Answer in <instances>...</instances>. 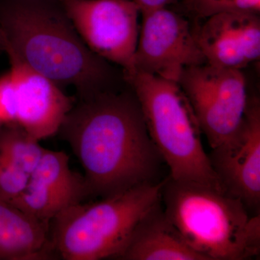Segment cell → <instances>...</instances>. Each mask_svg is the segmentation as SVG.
<instances>
[{
	"label": "cell",
	"mask_w": 260,
	"mask_h": 260,
	"mask_svg": "<svg viewBox=\"0 0 260 260\" xmlns=\"http://www.w3.org/2000/svg\"><path fill=\"white\" fill-rule=\"evenodd\" d=\"M58 133L81 164L90 195L102 199L159 182L164 160L133 91L112 88L80 99Z\"/></svg>",
	"instance_id": "obj_1"
},
{
	"label": "cell",
	"mask_w": 260,
	"mask_h": 260,
	"mask_svg": "<svg viewBox=\"0 0 260 260\" xmlns=\"http://www.w3.org/2000/svg\"><path fill=\"white\" fill-rule=\"evenodd\" d=\"M161 202L169 221L205 260L259 256V215L251 217L238 198L211 186L168 177Z\"/></svg>",
	"instance_id": "obj_3"
},
{
	"label": "cell",
	"mask_w": 260,
	"mask_h": 260,
	"mask_svg": "<svg viewBox=\"0 0 260 260\" xmlns=\"http://www.w3.org/2000/svg\"><path fill=\"white\" fill-rule=\"evenodd\" d=\"M205 20L194 32L207 64L242 70L259 60V14L225 12Z\"/></svg>",
	"instance_id": "obj_10"
},
{
	"label": "cell",
	"mask_w": 260,
	"mask_h": 260,
	"mask_svg": "<svg viewBox=\"0 0 260 260\" xmlns=\"http://www.w3.org/2000/svg\"><path fill=\"white\" fill-rule=\"evenodd\" d=\"M162 203V202H161ZM161 203L140 220L124 249L123 260H205L187 245L169 221Z\"/></svg>",
	"instance_id": "obj_12"
},
{
	"label": "cell",
	"mask_w": 260,
	"mask_h": 260,
	"mask_svg": "<svg viewBox=\"0 0 260 260\" xmlns=\"http://www.w3.org/2000/svg\"><path fill=\"white\" fill-rule=\"evenodd\" d=\"M0 122H1V121H0Z\"/></svg>",
	"instance_id": "obj_22"
},
{
	"label": "cell",
	"mask_w": 260,
	"mask_h": 260,
	"mask_svg": "<svg viewBox=\"0 0 260 260\" xmlns=\"http://www.w3.org/2000/svg\"><path fill=\"white\" fill-rule=\"evenodd\" d=\"M177 83L190 102L211 149L240 128L250 97L242 70L205 63L185 68Z\"/></svg>",
	"instance_id": "obj_6"
},
{
	"label": "cell",
	"mask_w": 260,
	"mask_h": 260,
	"mask_svg": "<svg viewBox=\"0 0 260 260\" xmlns=\"http://www.w3.org/2000/svg\"><path fill=\"white\" fill-rule=\"evenodd\" d=\"M18 93L10 72L0 78V121L16 123Z\"/></svg>",
	"instance_id": "obj_18"
},
{
	"label": "cell",
	"mask_w": 260,
	"mask_h": 260,
	"mask_svg": "<svg viewBox=\"0 0 260 260\" xmlns=\"http://www.w3.org/2000/svg\"><path fill=\"white\" fill-rule=\"evenodd\" d=\"M64 9L89 49L109 62L134 70L139 8L133 0H66Z\"/></svg>",
	"instance_id": "obj_7"
},
{
	"label": "cell",
	"mask_w": 260,
	"mask_h": 260,
	"mask_svg": "<svg viewBox=\"0 0 260 260\" xmlns=\"http://www.w3.org/2000/svg\"><path fill=\"white\" fill-rule=\"evenodd\" d=\"M59 1L64 2V1H66V0H59Z\"/></svg>",
	"instance_id": "obj_21"
},
{
	"label": "cell",
	"mask_w": 260,
	"mask_h": 260,
	"mask_svg": "<svg viewBox=\"0 0 260 260\" xmlns=\"http://www.w3.org/2000/svg\"><path fill=\"white\" fill-rule=\"evenodd\" d=\"M164 181L61 210L50 221L53 250L66 260L115 259L140 220L161 203Z\"/></svg>",
	"instance_id": "obj_5"
},
{
	"label": "cell",
	"mask_w": 260,
	"mask_h": 260,
	"mask_svg": "<svg viewBox=\"0 0 260 260\" xmlns=\"http://www.w3.org/2000/svg\"><path fill=\"white\" fill-rule=\"evenodd\" d=\"M6 40H5L3 32L0 30V51H5V50H6Z\"/></svg>",
	"instance_id": "obj_20"
},
{
	"label": "cell",
	"mask_w": 260,
	"mask_h": 260,
	"mask_svg": "<svg viewBox=\"0 0 260 260\" xmlns=\"http://www.w3.org/2000/svg\"><path fill=\"white\" fill-rule=\"evenodd\" d=\"M0 30L8 57L58 86L73 85L79 99L115 83L114 68L89 49L59 0H0Z\"/></svg>",
	"instance_id": "obj_2"
},
{
	"label": "cell",
	"mask_w": 260,
	"mask_h": 260,
	"mask_svg": "<svg viewBox=\"0 0 260 260\" xmlns=\"http://www.w3.org/2000/svg\"><path fill=\"white\" fill-rule=\"evenodd\" d=\"M141 13L133 73L142 72L177 83L185 68L206 63L194 29L182 15L167 8Z\"/></svg>",
	"instance_id": "obj_8"
},
{
	"label": "cell",
	"mask_w": 260,
	"mask_h": 260,
	"mask_svg": "<svg viewBox=\"0 0 260 260\" xmlns=\"http://www.w3.org/2000/svg\"><path fill=\"white\" fill-rule=\"evenodd\" d=\"M29 175L0 158V200L13 201L23 192Z\"/></svg>",
	"instance_id": "obj_17"
},
{
	"label": "cell",
	"mask_w": 260,
	"mask_h": 260,
	"mask_svg": "<svg viewBox=\"0 0 260 260\" xmlns=\"http://www.w3.org/2000/svg\"><path fill=\"white\" fill-rule=\"evenodd\" d=\"M214 172L227 194L241 200L247 209L259 211L260 104L249 97L242 125L232 138L212 149Z\"/></svg>",
	"instance_id": "obj_9"
},
{
	"label": "cell",
	"mask_w": 260,
	"mask_h": 260,
	"mask_svg": "<svg viewBox=\"0 0 260 260\" xmlns=\"http://www.w3.org/2000/svg\"><path fill=\"white\" fill-rule=\"evenodd\" d=\"M139 8L140 13L167 8L168 5L176 4L180 0H133Z\"/></svg>",
	"instance_id": "obj_19"
},
{
	"label": "cell",
	"mask_w": 260,
	"mask_h": 260,
	"mask_svg": "<svg viewBox=\"0 0 260 260\" xmlns=\"http://www.w3.org/2000/svg\"><path fill=\"white\" fill-rule=\"evenodd\" d=\"M123 78L138 99L149 135L169 168V177L225 191L205 153L199 122L180 85L142 72Z\"/></svg>",
	"instance_id": "obj_4"
},
{
	"label": "cell",
	"mask_w": 260,
	"mask_h": 260,
	"mask_svg": "<svg viewBox=\"0 0 260 260\" xmlns=\"http://www.w3.org/2000/svg\"><path fill=\"white\" fill-rule=\"evenodd\" d=\"M49 224L0 200V259L50 257Z\"/></svg>",
	"instance_id": "obj_13"
},
{
	"label": "cell",
	"mask_w": 260,
	"mask_h": 260,
	"mask_svg": "<svg viewBox=\"0 0 260 260\" xmlns=\"http://www.w3.org/2000/svg\"><path fill=\"white\" fill-rule=\"evenodd\" d=\"M47 149L17 124L0 132V158L30 176Z\"/></svg>",
	"instance_id": "obj_15"
},
{
	"label": "cell",
	"mask_w": 260,
	"mask_h": 260,
	"mask_svg": "<svg viewBox=\"0 0 260 260\" xmlns=\"http://www.w3.org/2000/svg\"><path fill=\"white\" fill-rule=\"evenodd\" d=\"M181 8L196 18L205 19L225 12L257 13L260 0H181Z\"/></svg>",
	"instance_id": "obj_16"
},
{
	"label": "cell",
	"mask_w": 260,
	"mask_h": 260,
	"mask_svg": "<svg viewBox=\"0 0 260 260\" xmlns=\"http://www.w3.org/2000/svg\"><path fill=\"white\" fill-rule=\"evenodd\" d=\"M9 59L18 93L15 124L39 141L55 135L74 106L75 99L21 61Z\"/></svg>",
	"instance_id": "obj_11"
},
{
	"label": "cell",
	"mask_w": 260,
	"mask_h": 260,
	"mask_svg": "<svg viewBox=\"0 0 260 260\" xmlns=\"http://www.w3.org/2000/svg\"><path fill=\"white\" fill-rule=\"evenodd\" d=\"M28 186L47 205L59 210L90 195L84 177L70 169L66 153L47 149L29 176Z\"/></svg>",
	"instance_id": "obj_14"
}]
</instances>
